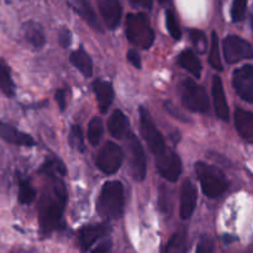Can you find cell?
I'll use <instances>...</instances> for the list:
<instances>
[{
  "mask_svg": "<svg viewBox=\"0 0 253 253\" xmlns=\"http://www.w3.org/2000/svg\"><path fill=\"white\" fill-rule=\"evenodd\" d=\"M53 180L51 190L44 193L39 208L40 230L43 235H48L61 227L62 215L67 204V190L63 182L56 175H48Z\"/></svg>",
  "mask_w": 253,
  "mask_h": 253,
  "instance_id": "6da1fadb",
  "label": "cell"
},
{
  "mask_svg": "<svg viewBox=\"0 0 253 253\" xmlns=\"http://www.w3.org/2000/svg\"><path fill=\"white\" fill-rule=\"evenodd\" d=\"M125 197L124 187L118 180L106 182L96 200V211L103 219L115 220L123 215Z\"/></svg>",
  "mask_w": 253,
  "mask_h": 253,
  "instance_id": "7a4b0ae2",
  "label": "cell"
},
{
  "mask_svg": "<svg viewBox=\"0 0 253 253\" xmlns=\"http://www.w3.org/2000/svg\"><path fill=\"white\" fill-rule=\"evenodd\" d=\"M195 172L202 184L203 192L210 199L220 198L229 189V183L224 173L215 166L208 165L205 162H198L195 165Z\"/></svg>",
  "mask_w": 253,
  "mask_h": 253,
  "instance_id": "3957f363",
  "label": "cell"
},
{
  "mask_svg": "<svg viewBox=\"0 0 253 253\" xmlns=\"http://www.w3.org/2000/svg\"><path fill=\"white\" fill-rule=\"evenodd\" d=\"M126 36L131 43L143 49H148L155 42V32L151 29L148 17L142 12L127 15Z\"/></svg>",
  "mask_w": 253,
  "mask_h": 253,
  "instance_id": "277c9868",
  "label": "cell"
},
{
  "mask_svg": "<svg viewBox=\"0 0 253 253\" xmlns=\"http://www.w3.org/2000/svg\"><path fill=\"white\" fill-rule=\"evenodd\" d=\"M140 131L143 140L147 143L150 151L156 156V157L163 155V153L167 152V151L169 150V148L166 146L165 138H163L162 133H161L160 131H158V128L156 127L155 123H153L148 110L146 108H143V106L140 108Z\"/></svg>",
  "mask_w": 253,
  "mask_h": 253,
  "instance_id": "5b68a950",
  "label": "cell"
},
{
  "mask_svg": "<svg viewBox=\"0 0 253 253\" xmlns=\"http://www.w3.org/2000/svg\"><path fill=\"white\" fill-rule=\"evenodd\" d=\"M183 105L194 113H208L209 99L207 91L202 85L195 83L193 79H184L180 86Z\"/></svg>",
  "mask_w": 253,
  "mask_h": 253,
  "instance_id": "8992f818",
  "label": "cell"
},
{
  "mask_svg": "<svg viewBox=\"0 0 253 253\" xmlns=\"http://www.w3.org/2000/svg\"><path fill=\"white\" fill-rule=\"evenodd\" d=\"M124 161V152L120 146L114 142H106L96 156V166L105 174H114L118 172Z\"/></svg>",
  "mask_w": 253,
  "mask_h": 253,
  "instance_id": "52a82bcc",
  "label": "cell"
},
{
  "mask_svg": "<svg viewBox=\"0 0 253 253\" xmlns=\"http://www.w3.org/2000/svg\"><path fill=\"white\" fill-rule=\"evenodd\" d=\"M222 48L226 62L230 64L237 63L244 59L253 58V48L246 40L235 35H230L222 42Z\"/></svg>",
  "mask_w": 253,
  "mask_h": 253,
  "instance_id": "ba28073f",
  "label": "cell"
},
{
  "mask_svg": "<svg viewBox=\"0 0 253 253\" xmlns=\"http://www.w3.org/2000/svg\"><path fill=\"white\" fill-rule=\"evenodd\" d=\"M128 155H130V169L132 178L137 182H142L147 173V165H146V155L142 145L135 135L128 137Z\"/></svg>",
  "mask_w": 253,
  "mask_h": 253,
  "instance_id": "9c48e42d",
  "label": "cell"
},
{
  "mask_svg": "<svg viewBox=\"0 0 253 253\" xmlns=\"http://www.w3.org/2000/svg\"><path fill=\"white\" fill-rule=\"evenodd\" d=\"M156 167L158 173L169 182H177L182 173V162L177 153L168 150L163 155L156 157Z\"/></svg>",
  "mask_w": 253,
  "mask_h": 253,
  "instance_id": "30bf717a",
  "label": "cell"
},
{
  "mask_svg": "<svg viewBox=\"0 0 253 253\" xmlns=\"http://www.w3.org/2000/svg\"><path fill=\"white\" fill-rule=\"evenodd\" d=\"M232 84L241 99L253 103V66H244L234 72Z\"/></svg>",
  "mask_w": 253,
  "mask_h": 253,
  "instance_id": "8fae6325",
  "label": "cell"
},
{
  "mask_svg": "<svg viewBox=\"0 0 253 253\" xmlns=\"http://www.w3.org/2000/svg\"><path fill=\"white\" fill-rule=\"evenodd\" d=\"M198 194L194 184L190 180H184L180 189V207L179 215L183 220H188L192 217L194 212L195 207H197Z\"/></svg>",
  "mask_w": 253,
  "mask_h": 253,
  "instance_id": "7c38bea8",
  "label": "cell"
},
{
  "mask_svg": "<svg viewBox=\"0 0 253 253\" xmlns=\"http://www.w3.org/2000/svg\"><path fill=\"white\" fill-rule=\"evenodd\" d=\"M98 9L100 11L104 22L108 29L114 30L120 24L121 15H123V7L118 0H96Z\"/></svg>",
  "mask_w": 253,
  "mask_h": 253,
  "instance_id": "4fadbf2b",
  "label": "cell"
},
{
  "mask_svg": "<svg viewBox=\"0 0 253 253\" xmlns=\"http://www.w3.org/2000/svg\"><path fill=\"white\" fill-rule=\"evenodd\" d=\"M0 138L10 145L15 146H25V147H32L36 145L34 138L27 133L17 130L14 126L4 123L0 120Z\"/></svg>",
  "mask_w": 253,
  "mask_h": 253,
  "instance_id": "5bb4252c",
  "label": "cell"
},
{
  "mask_svg": "<svg viewBox=\"0 0 253 253\" xmlns=\"http://www.w3.org/2000/svg\"><path fill=\"white\" fill-rule=\"evenodd\" d=\"M109 232L108 225L105 224H95L86 225L79 230V245L83 250H89L98 240L105 236Z\"/></svg>",
  "mask_w": 253,
  "mask_h": 253,
  "instance_id": "9a60e30c",
  "label": "cell"
},
{
  "mask_svg": "<svg viewBox=\"0 0 253 253\" xmlns=\"http://www.w3.org/2000/svg\"><path fill=\"white\" fill-rule=\"evenodd\" d=\"M212 100H214L215 113L221 120H227L229 119V105L226 101V95H225L222 82L219 77L215 76L212 79Z\"/></svg>",
  "mask_w": 253,
  "mask_h": 253,
  "instance_id": "2e32d148",
  "label": "cell"
},
{
  "mask_svg": "<svg viewBox=\"0 0 253 253\" xmlns=\"http://www.w3.org/2000/svg\"><path fill=\"white\" fill-rule=\"evenodd\" d=\"M69 5L72 6V9L91 27V29L96 30V31L101 32V25L99 24L98 17H96L95 12H94L93 7L90 6L88 0H68Z\"/></svg>",
  "mask_w": 253,
  "mask_h": 253,
  "instance_id": "e0dca14e",
  "label": "cell"
},
{
  "mask_svg": "<svg viewBox=\"0 0 253 253\" xmlns=\"http://www.w3.org/2000/svg\"><path fill=\"white\" fill-rule=\"evenodd\" d=\"M235 126L237 132L247 142H253V114L237 109L235 111Z\"/></svg>",
  "mask_w": 253,
  "mask_h": 253,
  "instance_id": "ac0fdd59",
  "label": "cell"
},
{
  "mask_svg": "<svg viewBox=\"0 0 253 253\" xmlns=\"http://www.w3.org/2000/svg\"><path fill=\"white\" fill-rule=\"evenodd\" d=\"M93 90L95 93L96 101H98L99 109L103 114L108 111L109 106L114 100V89L109 82L95 81L93 83Z\"/></svg>",
  "mask_w": 253,
  "mask_h": 253,
  "instance_id": "d6986e66",
  "label": "cell"
},
{
  "mask_svg": "<svg viewBox=\"0 0 253 253\" xmlns=\"http://www.w3.org/2000/svg\"><path fill=\"white\" fill-rule=\"evenodd\" d=\"M109 132L115 138H124L128 131L127 118L124 115L123 111L115 110L110 115L108 121Z\"/></svg>",
  "mask_w": 253,
  "mask_h": 253,
  "instance_id": "ffe728a7",
  "label": "cell"
},
{
  "mask_svg": "<svg viewBox=\"0 0 253 253\" xmlns=\"http://www.w3.org/2000/svg\"><path fill=\"white\" fill-rule=\"evenodd\" d=\"M71 62L84 77L89 78L93 74V62H91L90 56L84 51L83 48H79L77 51L72 52Z\"/></svg>",
  "mask_w": 253,
  "mask_h": 253,
  "instance_id": "44dd1931",
  "label": "cell"
},
{
  "mask_svg": "<svg viewBox=\"0 0 253 253\" xmlns=\"http://www.w3.org/2000/svg\"><path fill=\"white\" fill-rule=\"evenodd\" d=\"M178 63H179L185 71H188L190 74H193L195 78H199L200 74H202V64H200V61L197 57V54H195L192 49H184V51L179 54V57H178Z\"/></svg>",
  "mask_w": 253,
  "mask_h": 253,
  "instance_id": "7402d4cb",
  "label": "cell"
},
{
  "mask_svg": "<svg viewBox=\"0 0 253 253\" xmlns=\"http://www.w3.org/2000/svg\"><path fill=\"white\" fill-rule=\"evenodd\" d=\"M0 90L7 98L15 96V83L12 81L11 71L2 58H0Z\"/></svg>",
  "mask_w": 253,
  "mask_h": 253,
  "instance_id": "603a6c76",
  "label": "cell"
},
{
  "mask_svg": "<svg viewBox=\"0 0 253 253\" xmlns=\"http://www.w3.org/2000/svg\"><path fill=\"white\" fill-rule=\"evenodd\" d=\"M24 34L27 42L32 47H35V48H41L44 44V42H46L43 31H42L41 26L39 24H35V22H27V24H25Z\"/></svg>",
  "mask_w": 253,
  "mask_h": 253,
  "instance_id": "cb8c5ba5",
  "label": "cell"
},
{
  "mask_svg": "<svg viewBox=\"0 0 253 253\" xmlns=\"http://www.w3.org/2000/svg\"><path fill=\"white\" fill-rule=\"evenodd\" d=\"M188 250H189V242L185 230L175 232L166 246V253H187Z\"/></svg>",
  "mask_w": 253,
  "mask_h": 253,
  "instance_id": "d4e9b609",
  "label": "cell"
},
{
  "mask_svg": "<svg viewBox=\"0 0 253 253\" xmlns=\"http://www.w3.org/2000/svg\"><path fill=\"white\" fill-rule=\"evenodd\" d=\"M17 199L20 204L29 205L36 199V189L31 184L29 179L19 178V193H17Z\"/></svg>",
  "mask_w": 253,
  "mask_h": 253,
  "instance_id": "484cf974",
  "label": "cell"
},
{
  "mask_svg": "<svg viewBox=\"0 0 253 253\" xmlns=\"http://www.w3.org/2000/svg\"><path fill=\"white\" fill-rule=\"evenodd\" d=\"M104 133V126L103 121L100 118H93L89 121L88 125V141L91 146L96 147L100 142L101 137H103Z\"/></svg>",
  "mask_w": 253,
  "mask_h": 253,
  "instance_id": "4316f807",
  "label": "cell"
},
{
  "mask_svg": "<svg viewBox=\"0 0 253 253\" xmlns=\"http://www.w3.org/2000/svg\"><path fill=\"white\" fill-rule=\"evenodd\" d=\"M209 63L216 71H222L221 58H220V49H219V37L216 32L211 34V43H210L209 52Z\"/></svg>",
  "mask_w": 253,
  "mask_h": 253,
  "instance_id": "83f0119b",
  "label": "cell"
},
{
  "mask_svg": "<svg viewBox=\"0 0 253 253\" xmlns=\"http://www.w3.org/2000/svg\"><path fill=\"white\" fill-rule=\"evenodd\" d=\"M69 145L74 148V150L79 151V152H84L85 147H84V138L83 133H82V128L79 125H73L71 127L68 136Z\"/></svg>",
  "mask_w": 253,
  "mask_h": 253,
  "instance_id": "f1b7e54d",
  "label": "cell"
},
{
  "mask_svg": "<svg viewBox=\"0 0 253 253\" xmlns=\"http://www.w3.org/2000/svg\"><path fill=\"white\" fill-rule=\"evenodd\" d=\"M166 24H167V29L169 31L170 36L174 40H180L182 30H180L177 16H175V14L172 10H167V12H166Z\"/></svg>",
  "mask_w": 253,
  "mask_h": 253,
  "instance_id": "f546056e",
  "label": "cell"
},
{
  "mask_svg": "<svg viewBox=\"0 0 253 253\" xmlns=\"http://www.w3.org/2000/svg\"><path fill=\"white\" fill-rule=\"evenodd\" d=\"M247 10V0H234L231 6V17L235 22H240L245 19Z\"/></svg>",
  "mask_w": 253,
  "mask_h": 253,
  "instance_id": "4dcf8cb0",
  "label": "cell"
},
{
  "mask_svg": "<svg viewBox=\"0 0 253 253\" xmlns=\"http://www.w3.org/2000/svg\"><path fill=\"white\" fill-rule=\"evenodd\" d=\"M190 39H192V42L194 43L195 48H197L198 52L200 53H205L207 51V36L204 35V32L200 31V30H190Z\"/></svg>",
  "mask_w": 253,
  "mask_h": 253,
  "instance_id": "1f68e13d",
  "label": "cell"
},
{
  "mask_svg": "<svg viewBox=\"0 0 253 253\" xmlns=\"http://www.w3.org/2000/svg\"><path fill=\"white\" fill-rule=\"evenodd\" d=\"M212 251H214V244H212L211 239H209L208 236H203L198 245L197 253H212Z\"/></svg>",
  "mask_w": 253,
  "mask_h": 253,
  "instance_id": "d6a6232c",
  "label": "cell"
},
{
  "mask_svg": "<svg viewBox=\"0 0 253 253\" xmlns=\"http://www.w3.org/2000/svg\"><path fill=\"white\" fill-rule=\"evenodd\" d=\"M58 41L63 48H68L72 42V34L67 27H62L58 34Z\"/></svg>",
  "mask_w": 253,
  "mask_h": 253,
  "instance_id": "836d02e7",
  "label": "cell"
},
{
  "mask_svg": "<svg viewBox=\"0 0 253 253\" xmlns=\"http://www.w3.org/2000/svg\"><path fill=\"white\" fill-rule=\"evenodd\" d=\"M127 59L128 62L135 67V68L137 69L141 68V58H140V54L137 53V51H135V49H128Z\"/></svg>",
  "mask_w": 253,
  "mask_h": 253,
  "instance_id": "e575fe53",
  "label": "cell"
},
{
  "mask_svg": "<svg viewBox=\"0 0 253 253\" xmlns=\"http://www.w3.org/2000/svg\"><path fill=\"white\" fill-rule=\"evenodd\" d=\"M56 101L57 104H58V108L63 111L67 106L66 90H64V89H58V90L56 91Z\"/></svg>",
  "mask_w": 253,
  "mask_h": 253,
  "instance_id": "d590c367",
  "label": "cell"
},
{
  "mask_svg": "<svg viewBox=\"0 0 253 253\" xmlns=\"http://www.w3.org/2000/svg\"><path fill=\"white\" fill-rule=\"evenodd\" d=\"M130 4L133 7H142V9H151L153 0H130Z\"/></svg>",
  "mask_w": 253,
  "mask_h": 253,
  "instance_id": "8d00e7d4",
  "label": "cell"
},
{
  "mask_svg": "<svg viewBox=\"0 0 253 253\" xmlns=\"http://www.w3.org/2000/svg\"><path fill=\"white\" fill-rule=\"evenodd\" d=\"M110 250H111V242L108 240V241H104L101 242L100 245H98L91 253H109L110 252Z\"/></svg>",
  "mask_w": 253,
  "mask_h": 253,
  "instance_id": "74e56055",
  "label": "cell"
},
{
  "mask_svg": "<svg viewBox=\"0 0 253 253\" xmlns=\"http://www.w3.org/2000/svg\"><path fill=\"white\" fill-rule=\"evenodd\" d=\"M251 25H252V29H253V10H252V14H251Z\"/></svg>",
  "mask_w": 253,
  "mask_h": 253,
  "instance_id": "f35d334b",
  "label": "cell"
},
{
  "mask_svg": "<svg viewBox=\"0 0 253 253\" xmlns=\"http://www.w3.org/2000/svg\"><path fill=\"white\" fill-rule=\"evenodd\" d=\"M160 1H161V2H165V1H166V0H160Z\"/></svg>",
  "mask_w": 253,
  "mask_h": 253,
  "instance_id": "ab89813d",
  "label": "cell"
}]
</instances>
